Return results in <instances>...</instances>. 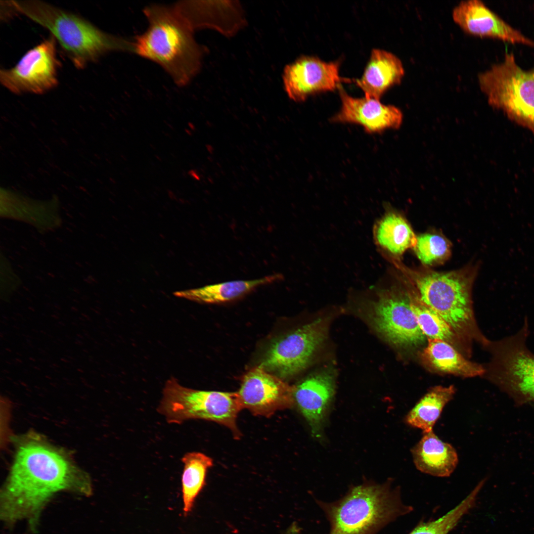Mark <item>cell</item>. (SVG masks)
<instances>
[{
  "label": "cell",
  "mask_w": 534,
  "mask_h": 534,
  "mask_svg": "<svg viewBox=\"0 0 534 534\" xmlns=\"http://www.w3.org/2000/svg\"><path fill=\"white\" fill-rule=\"evenodd\" d=\"M88 476L58 449L36 436L18 442L0 493V518L8 526L25 520L35 531L44 507L62 491L88 496Z\"/></svg>",
  "instance_id": "6da1fadb"
},
{
  "label": "cell",
  "mask_w": 534,
  "mask_h": 534,
  "mask_svg": "<svg viewBox=\"0 0 534 534\" xmlns=\"http://www.w3.org/2000/svg\"><path fill=\"white\" fill-rule=\"evenodd\" d=\"M143 12L149 26L135 37L134 52L160 65L178 86H185L199 71L203 54L193 30L173 5L151 4Z\"/></svg>",
  "instance_id": "7a4b0ae2"
},
{
  "label": "cell",
  "mask_w": 534,
  "mask_h": 534,
  "mask_svg": "<svg viewBox=\"0 0 534 534\" xmlns=\"http://www.w3.org/2000/svg\"><path fill=\"white\" fill-rule=\"evenodd\" d=\"M329 525L328 534H377L413 508L401 499L391 480L351 487L340 498L327 502L314 498Z\"/></svg>",
  "instance_id": "3957f363"
},
{
  "label": "cell",
  "mask_w": 534,
  "mask_h": 534,
  "mask_svg": "<svg viewBox=\"0 0 534 534\" xmlns=\"http://www.w3.org/2000/svg\"><path fill=\"white\" fill-rule=\"evenodd\" d=\"M8 5L48 30L78 69L112 51L134 52V42L108 34L82 17L41 0H10Z\"/></svg>",
  "instance_id": "277c9868"
},
{
  "label": "cell",
  "mask_w": 534,
  "mask_h": 534,
  "mask_svg": "<svg viewBox=\"0 0 534 534\" xmlns=\"http://www.w3.org/2000/svg\"><path fill=\"white\" fill-rule=\"evenodd\" d=\"M399 261L393 263L422 302L440 315L461 339L473 337L487 346L490 341L478 330L472 309L471 290L478 265L440 272L411 269Z\"/></svg>",
  "instance_id": "5b68a950"
},
{
  "label": "cell",
  "mask_w": 534,
  "mask_h": 534,
  "mask_svg": "<svg viewBox=\"0 0 534 534\" xmlns=\"http://www.w3.org/2000/svg\"><path fill=\"white\" fill-rule=\"evenodd\" d=\"M489 104L534 134V68L519 66L513 53L478 75Z\"/></svg>",
  "instance_id": "8992f818"
},
{
  "label": "cell",
  "mask_w": 534,
  "mask_h": 534,
  "mask_svg": "<svg viewBox=\"0 0 534 534\" xmlns=\"http://www.w3.org/2000/svg\"><path fill=\"white\" fill-rule=\"evenodd\" d=\"M242 409L237 392L188 388L172 377L165 385L157 411L169 423L179 424L191 419L211 421L228 428L239 438L236 419Z\"/></svg>",
  "instance_id": "52a82bcc"
},
{
  "label": "cell",
  "mask_w": 534,
  "mask_h": 534,
  "mask_svg": "<svg viewBox=\"0 0 534 534\" xmlns=\"http://www.w3.org/2000/svg\"><path fill=\"white\" fill-rule=\"evenodd\" d=\"M529 332L525 317L517 332L486 347L491 357L485 374L520 403L534 401V354L527 344Z\"/></svg>",
  "instance_id": "ba28073f"
},
{
  "label": "cell",
  "mask_w": 534,
  "mask_h": 534,
  "mask_svg": "<svg viewBox=\"0 0 534 534\" xmlns=\"http://www.w3.org/2000/svg\"><path fill=\"white\" fill-rule=\"evenodd\" d=\"M367 315L376 330L395 346L414 347L425 342L426 336L411 309L407 285L379 291L368 305Z\"/></svg>",
  "instance_id": "9c48e42d"
},
{
  "label": "cell",
  "mask_w": 534,
  "mask_h": 534,
  "mask_svg": "<svg viewBox=\"0 0 534 534\" xmlns=\"http://www.w3.org/2000/svg\"><path fill=\"white\" fill-rule=\"evenodd\" d=\"M328 318H319L272 341L260 365L281 379L303 370L326 338Z\"/></svg>",
  "instance_id": "30bf717a"
},
{
  "label": "cell",
  "mask_w": 534,
  "mask_h": 534,
  "mask_svg": "<svg viewBox=\"0 0 534 534\" xmlns=\"http://www.w3.org/2000/svg\"><path fill=\"white\" fill-rule=\"evenodd\" d=\"M56 41L50 36L28 50L17 64L0 71L1 84L11 92L42 94L58 84Z\"/></svg>",
  "instance_id": "8fae6325"
},
{
  "label": "cell",
  "mask_w": 534,
  "mask_h": 534,
  "mask_svg": "<svg viewBox=\"0 0 534 534\" xmlns=\"http://www.w3.org/2000/svg\"><path fill=\"white\" fill-rule=\"evenodd\" d=\"M294 391V387L259 365L243 376L237 393L242 409L254 415L269 417L292 406Z\"/></svg>",
  "instance_id": "7c38bea8"
},
{
  "label": "cell",
  "mask_w": 534,
  "mask_h": 534,
  "mask_svg": "<svg viewBox=\"0 0 534 534\" xmlns=\"http://www.w3.org/2000/svg\"><path fill=\"white\" fill-rule=\"evenodd\" d=\"M340 63L325 62L312 56H303L285 68L283 80L289 98L296 102L321 92L340 87Z\"/></svg>",
  "instance_id": "4fadbf2b"
},
{
  "label": "cell",
  "mask_w": 534,
  "mask_h": 534,
  "mask_svg": "<svg viewBox=\"0 0 534 534\" xmlns=\"http://www.w3.org/2000/svg\"><path fill=\"white\" fill-rule=\"evenodd\" d=\"M453 21L464 32L534 48V41L514 28L479 0L462 1L453 9Z\"/></svg>",
  "instance_id": "5bb4252c"
},
{
  "label": "cell",
  "mask_w": 534,
  "mask_h": 534,
  "mask_svg": "<svg viewBox=\"0 0 534 534\" xmlns=\"http://www.w3.org/2000/svg\"><path fill=\"white\" fill-rule=\"evenodd\" d=\"M339 89L341 107L331 119V122L359 125L370 134L398 129L401 125L402 114L397 107L365 96L354 97L342 88Z\"/></svg>",
  "instance_id": "9a60e30c"
},
{
  "label": "cell",
  "mask_w": 534,
  "mask_h": 534,
  "mask_svg": "<svg viewBox=\"0 0 534 534\" xmlns=\"http://www.w3.org/2000/svg\"><path fill=\"white\" fill-rule=\"evenodd\" d=\"M334 393V379L328 372L312 375L294 387V402L316 438L322 436Z\"/></svg>",
  "instance_id": "2e32d148"
},
{
  "label": "cell",
  "mask_w": 534,
  "mask_h": 534,
  "mask_svg": "<svg viewBox=\"0 0 534 534\" xmlns=\"http://www.w3.org/2000/svg\"><path fill=\"white\" fill-rule=\"evenodd\" d=\"M404 74L400 60L390 52L375 48L356 85L365 97L380 100L383 94L392 86L400 83Z\"/></svg>",
  "instance_id": "e0dca14e"
},
{
  "label": "cell",
  "mask_w": 534,
  "mask_h": 534,
  "mask_svg": "<svg viewBox=\"0 0 534 534\" xmlns=\"http://www.w3.org/2000/svg\"><path fill=\"white\" fill-rule=\"evenodd\" d=\"M413 463L420 472L439 477L449 476L455 469L458 457L455 448L443 441L433 431L423 433L411 449Z\"/></svg>",
  "instance_id": "ac0fdd59"
},
{
  "label": "cell",
  "mask_w": 534,
  "mask_h": 534,
  "mask_svg": "<svg viewBox=\"0 0 534 534\" xmlns=\"http://www.w3.org/2000/svg\"><path fill=\"white\" fill-rule=\"evenodd\" d=\"M374 238L380 251L391 260L398 258L404 252L414 248L417 242L411 226L400 214L389 211L376 223Z\"/></svg>",
  "instance_id": "d6986e66"
},
{
  "label": "cell",
  "mask_w": 534,
  "mask_h": 534,
  "mask_svg": "<svg viewBox=\"0 0 534 534\" xmlns=\"http://www.w3.org/2000/svg\"><path fill=\"white\" fill-rule=\"evenodd\" d=\"M423 362L440 372L465 377L484 375L482 365L466 359L453 346L439 339H428L421 354Z\"/></svg>",
  "instance_id": "ffe728a7"
},
{
  "label": "cell",
  "mask_w": 534,
  "mask_h": 534,
  "mask_svg": "<svg viewBox=\"0 0 534 534\" xmlns=\"http://www.w3.org/2000/svg\"><path fill=\"white\" fill-rule=\"evenodd\" d=\"M282 275L275 273L249 280H234L175 293L180 297L201 303L217 304L238 299L262 285L281 280Z\"/></svg>",
  "instance_id": "44dd1931"
},
{
  "label": "cell",
  "mask_w": 534,
  "mask_h": 534,
  "mask_svg": "<svg viewBox=\"0 0 534 534\" xmlns=\"http://www.w3.org/2000/svg\"><path fill=\"white\" fill-rule=\"evenodd\" d=\"M232 3H219L214 1L182 0L175 3L173 6L180 15L187 22L190 28L194 29L203 27H213L222 29L226 27L224 23L229 19L241 23V16L235 6L231 10L220 14ZM225 31V30H224Z\"/></svg>",
  "instance_id": "7402d4cb"
},
{
  "label": "cell",
  "mask_w": 534,
  "mask_h": 534,
  "mask_svg": "<svg viewBox=\"0 0 534 534\" xmlns=\"http://www.w3.org/2000/svg\"><path fill=\"white\" fill-rule=\"evenodd\" d=\"M455 392L452 385L432 388L408 411L404 422L411 427L421 430L423 433L433 431L443 409L452 399Z\"/></svg>",
  "instance_id": "603a6c76"
},
{
  "label": "cell",
  "mask_w": 534,
  "mask_h": 534,
  "mask_svg": "<svg viewBox=\"0 0 534 534\" xmlns=\"http://www.w3.org/2000/svg\"><path fill=\"white\" fill-rule=\"evenodd\" d=\"M184 464L181 475L183 512L187 516L206 483L207 473L213 465L211 458L199 452L186 453L182 458Z\"/></svg>",
  "instance_id": "cb8c5ba5"
},
{
  "label": "cell",
  "mask_w": 534,
  "mask_h": 534,
  "mask_svg": "<svg viewBox=\"0 0 534 534\" xmlns=\"http://www.w3.org/2000/svg\"><path fill=\"white\" fill-rule=\"evenodd\" d=\"M406 284L412 310L424 335L428 339H439L453 347H460L462 339L450 326L435 311L422 302L410 286Z\"/></svg>",
  "instance_id": "d4e9b609"
},
{
  "label": "cell",
  "mask_w": 534,
  "mask_h": 534,
  "mask_svg": "<svg viewBox=\"0 0 534 534\" xmlns=\"http://www.w3.org/2000/svg\"><path fill=\"white\" fill-rule=\"evenodd\" d=\"M480 482L458 504L434 520L420 522L408 534H448L475 505L478 495L484 486Z\"/></svg>",
  "instance_id": "484cf974"
},
{
  "label": "cell",
  "mask_w": 534,
  "mask_h": 534,
  "mask_svg": "<svg viewBox=\"0 0 534 534\" xmlns=\"http://www.w3.org/2000/svg\"><path fill=\"white\" fill-rule=\"evenodd\" d=\"M414 249L419 260L426 266L442 264L451 255L450 243L437 233H426L417 236Z\"/></svg>",
  "instance_id": "4316f807"
},
{
  "label": "cell",
  "mask_w": 534,
  "mask_h": 534,
  "mask_svg": "<svg viewBox=\"0 0 534 534\" xmlns=\"http://www.w3.org/2000/svg\"><path fill=\"white\" fill-rule=\"evenodd\" d=\"M285 534H303L301 529L296 523H293Z\"/></svg>",
  "instance_id": "83f0119b"
}]
</instances>
